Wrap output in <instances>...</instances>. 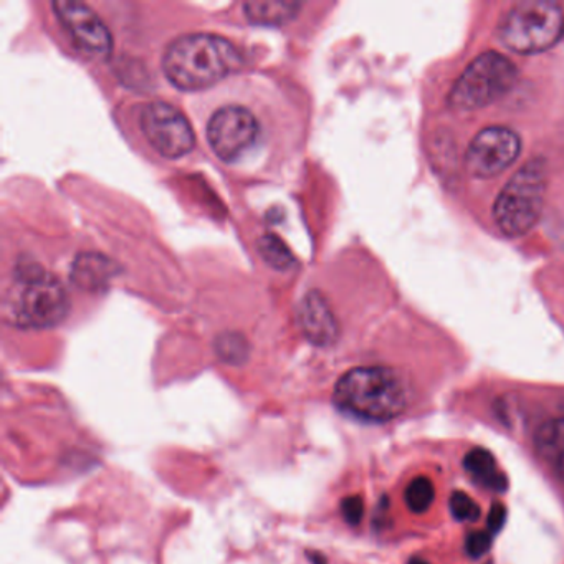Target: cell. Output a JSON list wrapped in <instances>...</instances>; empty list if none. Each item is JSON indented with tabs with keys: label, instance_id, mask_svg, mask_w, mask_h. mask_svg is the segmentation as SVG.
Returning <instances> with one entry per match:
<instances>
[{
	"label": "cell",
	"instance_id": "cell-1",
	"mask_svg": "<svg viewBox=\"0 0 564 564\" xmlns=\"http://www.w3.org/2000/svg\"><path fill=\"white\" fill-rule=\"evenodd\" d=\"M239 67V52L214 34H189L176 39L164 52L167 80L184 91L204 90Z\"/></svg>",
	"mask_w": 564,
	"mask_h": 564
},
{
	"label": "cell",
	"instance_id": "cell-2",
	"mask_svg": "<svg viewBox=\"0 0 564 564\" xmlns=\"http://www.w3.org/2000/svg\"><path fill=\"white\" fill-rule=\"evenodd\" d=\"M333 401L339 411L369 422H388L404 412L408 388L394 369L362 366L336 382Z\"/></svg>",
	"mask_w": 564,
	"mask_h": 564
},
{
	"label": "cell",
	"instance_id": "cell-3",
	"mask_svg": "<svg viewBox=\"0 0 564 564\" xmlns=\"http://www.w3.org/2000/svg\"><path fill=\"white\" fill-rule=\"evenodd\" d=\"M11 308L22 328H51L68 315L70 300L57 276L29 265L18 272Z\"/></svg>",
	"mask_w": 564,
	"mask_h": 564
},
{
	"label": "cell",
	"instance_id": "cell-4",
	"mask_svg": "<svg viewBox=\"0 0 564 564\" xmlns=\"http://www.w3.org/2000/svg\"><path fill=\"white\" fill-rule=\"evenodd\" d=\"M564 32L560 6L546 0H527L511 8L498 25V37L518 54H538L553 47Z\"/></svg>",
	"mask_w": 564,
	"mask_h": 564
},
{
	"label": "cell",
	"instance_id": "cell-5",
	"mask_svg": "<svg viewBox=\"0 0 564 564\" xmlns=\"http://www.w3.org/2000/svg\"><path fill=\"white\" fill-rule=\"evenodd\" d=\"M546 193V167L533 160L521 167L495 203V220L508 237L530 232L540 219Z\"/></svg>",
	"mask_w": 564,
	"mask_h": 564
},
{
	"label": "cell",
	"instance_id": "cell-6",
	"mask_svg": "<svg viewBox=\"0 0 564 564\" xmlns=\"http://www.w3.org/2000/svg\"><path fill=\"white\" fill-rule=\"evenodd\" d=\"M517 67L503 55L487 52L475 58L452 88L451 105L470 111L487 107L517 84Z\"/></svg>",
	"mask_w": 564,
	"mask_h": 564
},
{
	"label": "cell",
	"instance_id": "cell-7",
	"mask_svg": "<svg viewBox=\"0 0 564 564\" xmlns=\"http://www.w3.org/2000/svg\"><path fill=\"white\" fill-rule=\"evenodd\" d=\"M141 130L161 156L177 160L196 144L193 127L183 113L166 101H153L141 110Z\"/></svg>",
	"mask_w": 564,
	"mask_h": 564
},
{
	"label": "cell",
	"instance_id": "cell-8",
	"mask_svg": "<svg viewBox=\"0 0 564 564\" xmlns=\"http://www.w3.org/2000/svg\"><path fill=\"white\" fill-rule=\"evenodd\" d=\"M259 133V121L252 111L236 105L219 108L207 124L210 148L227 163L246 154L256 144Z\"/></svg>",
	"mask_w": 564,
	"mask_h": 564
},
{
	"label": "cell",
	"instance_id": "cell-9",
	"mask_svg": "<svg viewBox=\"0 0 564 564\" xmlns=\"http://www.w3.org/2000/svg\"><path fill=\"white\" fill-rule=\"evenodd\" d=\"M521 141L514 131L503 127L481 130L467 151V170L471 176L488 180L503 173L520 154Z\"/></svg>",
	"mask_w": 564,
	"mask_h": 564
},
{
	"label": "cell",
	"instance_id": "cell-10",
	"mask_svg": "<svg viewBox=\"0 0 564 564\" xmlns=\"http://www.w3.org/2000/svg\"><path fill=\"white\" fill-rule=\"evenodd\" d=\"M52 9L78 51L90 57H108L113 47V39L94 9L75 0H57Z\"/></svg>",
	"mask_w": 564,
	"mask_h": 564
},
{
	"label": "cell",
	"instance_id": "cell-11",
	"mask_svg": "<svg viewBox=\"0 0 564 564\" xmlns=\"http://www.w3.org/2000/svg\"><path fill=\"white\" fill-rule=\"evenodd\" d=\"M303 333L315 345H332L338 338V323L326 300L319 293L310 292L300 306Z\"/></svg>",
	"mask_w": 564,
	"mask_h": 564
},
{
	"label": "cell",
	"instance_id": "cell-12",
	"mask_svg": "<svg viewBox=\"0 0 564 564\" xmlns=\"http://www.w3.org/2000/svg\"><path fill=\"white\" fill-rule=\"evenodd\" d=\"M538 455L564 490V417L544 422L534 438Z\"/></svg>",
	"mask_w": 564,
	"mask_h": 564
},
{
	"label": "cell",
	"instance_id": "cell-13",
	"mask_svg": "<svg viewBox=\"0 0 564 564\" xmlns=\"http://www.w3.org/2000/svg\"><path fill=\"white\" fill-rule=\"evenodd\" d=\"M117 272V267L107 257L98 256V253H84L75 260L72 280L75 285L88 290V292H100V290L107 289Z\"/></svg>",
	"mask_w": 564,
	"mask_h": 564
},
{
	"label": "cell",
	"instance_id": "cell-14",
	"mask_svg": "<svg viewBox=\"0 0 564 564\" xmlns=\"http://www.w3.org/2000/svg\"><path fill=\"white\" fill-rule=\"evenodd\" d=\"M465 470L477 484L494 491L507 490L508 480L487 448L475 447L465 455Z\"/></svg>",
	"mask_w": 564,
	"mask_h": 564
},
{
	"label": "cell",
	"instance_id": "cell-15",
	"mask_svg": "<svg viewBox=\"0 0 564 564\" xmlns=\"http://www.w3.org/2000/svg\"><path fill=\"white\" fill-rule=\"evenodd\" d=\"M302 4L299 2H246L243 12L253 24L280 25L292 21L299 14Z\"/></svg>",
	"mask_w": 564,
	"mask_h": 564
},
{
	"label": "cell",
	"instance_id": "cell-16",
	"mask_svg": "<svg viewBox=\"0 0 564 564\" xmlns=\"http://www.w3.org/2000/svg\"><path fill=\"white\" fill-rule=\"evenodd\" d=\"M259 253L270 267L276 270L290 269L295 263L289 247L272 234H267L259 240Z\"/></svg>",
	"mask_w": 564,
	"mask_h": 564
},
{
	"label": "cell",
	"instance_id": "cell-17",
	"mask_svg": "<svg viewBox=\"0 0 564 564\" xmlns=\"http://www.w3.org/2000/svg\"><path fill=\"white\" fill-rule=\"evenodd\" d=\"M434 484L427 477H417L405 488L404 500L409 510L414 513H425L434 503Z\"/></svg>",
	"mask_w": 564,
	"mask_h": 564
},
{
	"label": "cell",
	"instance_id": "cell-18",
	"mask_svg": "<svg viewBox=\"0 0 564 564\" xmlns=\"http://www.w3.org/2000/svg\"><path fill=\"white\" fill-rule=\"evenodd\" d=\"M452 517L458 521H475L480 518V507L474 498L468 497L464 491L452 494L451 501Z\"/></svg>",
	"mask_w": 564,
	"mask_h": 564
},
{
	"label": "cell",
	"instance_id": "cell-19",
	"mask_svg": "<svg viewBox=\"0 0 564 564\" xmlns=\"http://www.w3.org/2000/svg\"><path fill=\"white\" fill-rule=\"evenodd\" d=\"M491 546V533L490 531H474L468 534L467 541H465V550H467L468 556L481 557L488 553Z\"/></svg>",
	"mask_w": 564,
	"mask_h": 564
},
{
	"label": "cell",
	"instance_id": "cell-20",
	"mask_svg": "<svg viewBox=\"0 0 564 564\" xmlns=\"http://www.w3.org/2000/svg\"><path fill=\"white\" fill-rule=\"evenodd\" d=\"M343 517L349 524H359L365 514V505L359 497H348L341 503Z\"/></svg>",
	"mask_w": 564,
	"mask_h": 564
},
{
	"label": "cell",
	"instance_id": "cell-21",
	"mask_svg": "<svg viewBox=\"0 0 564 564\" xmlns=\"http://www.w3.org/2000/svg\"><path fill=\"white\" fill-rule=\"evenodd\" d=\"M505 521H507V508L501 503L494 505L487 518V527L490 533H498L505 527Z\"/></svg>",
	"mask_w": 564,
	"mask_h": 564
},
{
	"label": "cell",
	"instance_id": "cell-22",
	"mask_svg": "<svg viewBox=\"0 0 564 564\" xmlns=\"http://www.w3.org/2000/svg\"><path fill=\"white\" fill-rule=\"evenodd\" d=\"M409 564H427V561L421 560V557H414V560L409 561Z\"/></svg>",
	"mask_w": 564,
	"mask_h": 564
}]
</instances>
